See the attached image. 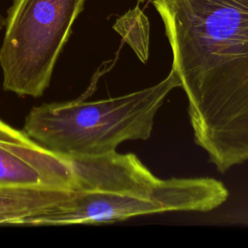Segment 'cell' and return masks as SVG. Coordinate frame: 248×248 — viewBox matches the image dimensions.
<instances>
[{
  "mask_svg": "<svg viewBox=\"0 0 248 248\" xmlns=\"http://www.w3.org/2000/svg\"><path fill=\"white\" fill-rule=\"evenodd\" d=\"M195 142L221 172L248 160V0H153Z\"/></svg>",
  "mask_w": 248,
  "mask_h": 248,
  "instance_id": "1",
  "label": "cell"
},
{
  "mask_svg": "<svg viewBox=\"0 0 248 248\" xmlns=\"http://www.w3.org/2000/svg\"><path fill=\"white\" fill-rule=\"evenodd\" d=\"M175 87L179 80L170 71L159 83L123 96L43 104L30 109L23 131L63 157L111 152L123 141L150 137L157 111Z\"/></svg>",
  "mask_w": 248,
  "mask_h": 248,
  "instance_id": "2",
  "label": "cell"
},
{
  "mask_svg": "<svg viewBox=\"0 0 248 248\" xmlns=\"http://www.w3.org/2000/svg\"><path fill=\"white\" fill-rule=\"evenodd\" d=\"M85 0H13L0 47L3 88L41 97Z\"/></svg>",
  "mask_w": 248,
  "mask_h": 248,
  "instance_id": "3",
  "label": "cell"
},
{
  "mask_svg": "<svg viewBox=\"0 0 248 248\" xmlns=\"http://www.w3.org/2000/svg\"><path fill=\"white\" fill-rule=\"evenodd\" d=\"M229 197L225 185L210 177L185 178L162 193L74 191L68 199L24 219L20 225H75L116 222L169 211H210Z\"/></svg>",
  "mask_w": 248,
  "mask_h": 248,
  "instance_id": "4",
  "label": "cell"
},
{
  "mask_svg": "<svg viewBox=\"0 0 248 248\" xmlns=\"http://www.w3.org/2000/svg\"><path fill=\"white\" fill-rule=\"evenodd\" d=\"M0 184L73 190L72 164L0 118Z\"/></svg>",
  "mask_w": 248,
  "mask_h": 248,
  "instance_id": "5",
  "label": "cell"
},
{
  "mask_svg": "<svg viewBox=\"0 0 248 248\" xmlns=\"http://www.w3.org/2000/svg\"><path fill=\"white\" fill-rule=\"evenodd\" d=\"M74 193L65 188L0 184V225H20Z\"/></svg>",
  "mask_w": 248,
  "mask_h": 248,
  "instance_id": "6",
  "label": "cell"
},
{
  "mask_svg": "<svg viewBox=\"0 0 248 248\" xmlns=\"http://www.w3.org/2000/svg\"><path fill=\"white\" fill-rule=\"evenodd\" d=\"M113 29L133 48L139 58L145 62L148 57L149 23L143 12L136 7L117 18Z\"/></svg>",
  "mask_w": 248,
  "mask_h": 248,
  "instance_id": "7",
  "label": "cell"
},
{
  "mask_svg": "<svg viewBox=\"0 0 248 248\" xmlns=\"http://www.w3.org/2000/svg\"><path fill=\"white\" fill-rule=\"evenodd\" d=\"M5 27V17L3 16V15L0 12V31Z\"/></svg>",
  "mask_w": 248,
  "mask_h": 248,
  "instance_id": "8",
  "label": "cell"
}]
</instances>
